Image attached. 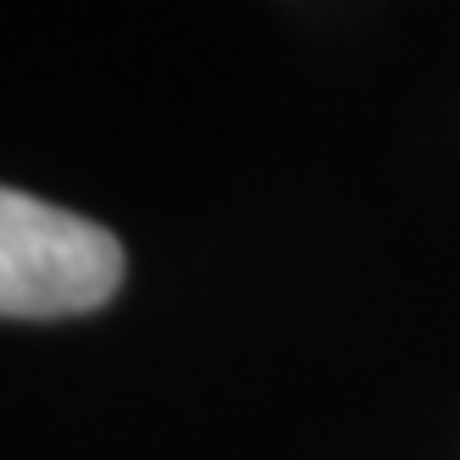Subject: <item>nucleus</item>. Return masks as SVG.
Masks as SVG:
<instances>
[{
  "mask_svg": "<svg viewBox=\"0 0 460 460\" xmlns=\"http://www.w3.org/2000/svg\"><path fill=\"white\" fill-rule=\"evenodd\" d=\"M117 283L122 244L101 222L0 183V316H78L106 305Z\"/></svg>",
  "mask_w": 460,
  "mask_h": 460,
  "instance_id": "nucleus-1",
  "label": "nucleus"
}]
</instances>
